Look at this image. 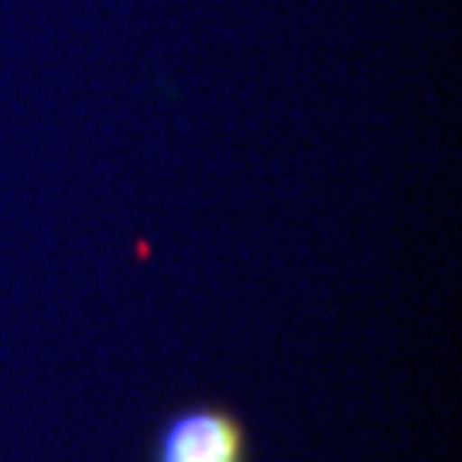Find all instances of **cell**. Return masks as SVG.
Masks as SVG:
<instances>
[{"label": "cell", "mask_w": 462, "mask_h": 462, "mask_svg": "<svg viewBox=\"0 0 462 462\" xmlns=\"http://www.w3.org/2000/svg\"><path fill=\"white\" fill-rule=\"evenodd\" d=\"M158 462H244V431L213 408L185 411L165 429Z\"/></svg>", "instance_id": "6da1fadb"}]
</instances>
